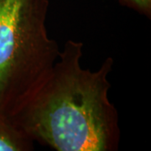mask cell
Wrapping results in <instances>:
<instances>
[{"label":"cell","instance_id":"obj_4","mask_svg":"<svg viewBox=\"0 0 151 151\" xmlns=\"http://www.w3.org/2000/svg\"><path fill=\"white\" fill-rule=\"evenodd\" d=\"M119 4L132 10L139 14L151 19V0H117Z\"/></svg>","mask_w":151,"mask_h":151},{"label":"cell","instance_id":"obj_3","mask_svg":"<svg viewBox=\"0 0 151 151\" xmlns=\"http://www.w3.org/2000/svg\"><path fill=\"white\" fill-rule=\"evenodd\" d=\"M35 142L14 124L0 115V151H31Z\"/></svg>","mask_w":151,"mask_h":151},{"label":"cell","instance_id":"obj_1","mask_svg":"<svg viewBox=\"0 0 151 151\" xmlns=\"http://www.w3.org/2000/svg\"><path fill=\"white\" fill-rule=\"evenodd\" d=\"M83 48L66 40L47 79L9 119L35 143L56 151H116L121 129L108 96L114 60L85 69Z\"/></svg>","mask_w":151,"mask_h":151},{"label":"cell","instance_id":"obj_2","mask_svg":"<svg viewBox=\"0 0 151 151\" xmlns=\"http://www.w3.org/2000/svg\"><path fill=\"white\" fill-rule=\"evenodd\" d=\"M49 0H0V115L11 118L47 79L59 57L49 36Z\"/></svg>","mask_w":151,"mask_h":151}]
</instances>
